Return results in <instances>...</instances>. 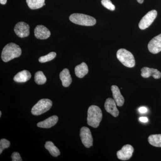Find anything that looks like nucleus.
Wrapping results in <instances>:
<instances>
[{"label":"nucleus","instance_id":"f257e3e1","mask_svg":"<svg viewBox=\"0 0 161 161\" xmlns=\"http://www.w3.org/2000/svg\"><path fill=\"white\" fill-rule=\"evenodd\" d=\"M21 54L22 50L19 45L14 43H8L3 49L2 60L4 62H8L14 58L19 57Z\"/></svg>","mask_w":161,"mask_h":161},{"label":"nucleus","instance_id":"f03ea898","mask_svg":"<svg viewBox=\"0 0 161 161\" xmlns=\"http://www.w3.org/2000/svg\"><path fill=\"white\" fill-rule=\"evenodd\" d=\"M103 114L99 107L91 106L88 110L87 124L90 126L96 128L98 127L102 119Z\"/></svg>","mask_w":161,"mask_h":161},{"label":"nucleus","instance_id":"7ed1b4c3","mask_svg":"<svg viewBox=\"0 0 161 161\" xmlns=\"http://www.w3.org/2000/svg\"><path fill=\"white\" fill-rule=\"evenodd\" d=\"M69 20L72 23L81 26H94L96 23L95 18L82 14H73L70 16Z\"/></svg>","mask_w":161,"mask_h":161},{"label":"nucleus","instance_id":"20e7f679","mask_svg":"<svg viewBox=\"0 0 161 161\" xmlns=\"http://www.w3.org/2000/svg\"><path fill=\"white\" fill-rule=\"evenodd\" d=\"M116 57L121 63L125 66L132 68L135 66V58L132 53L129 51L121 48L117 51Z\"/></svg>","mask_w":161,"mask_h":161},{"label":"nucleus","instance_id":"39448f33","mask_svg":"<svg viewBox=\"0 0 161 161\" xmlns=\"http://www.w3.org/2000/svg\"><path fill=\"white\" fill-rule=\"evenodd\" d=\"M53 102L49 99H42L35 104L31 109V113L34 115H39L45 113L51 108Z\"/></svg>","mask_w":161,"mask_h":161},{"label":"nucleus","instance_id":"423d86ee","mask_svg":"<svg viewBox=\"0 0 161 161\" xmlns=\"http://www.w3.org/2000/svg\"><path fill=\"white\" fill-rule=\"evenodd\" d=\"M157 16V12L155 10H152L147 13V14L142 18L139 23V27L141 30L147 29L152 24Z\"/></svg>","mask_w":161,"mask_h":161},{"label":"nucleus","instance_id":"0eeeda50","mask_svg":"<svg viewBox=\"0 0 161 161\" xmlns=\"http://www.w3.org/2000/svg\"><path fill=\"white\" fill-rule=\"evenodd\" d=\"M80 139L85 147L89 148L93 146V137L91 130L88 128L82 127L80 130Z\"/></svg>","mask_w":161,"mask_h":161},{"label":"nucleus","instance_id":"6e6552de","mask_svg":"<svg viewBox=\"0 0 161 161\" xmlns=\"http://www.w3.org/2000/svg\"><path fill=\"white\" fill-rule=\"evenodd\" d=\"M14 31L19 37H26L30 34V26L24 22H19L15 26Z\"/></svg>","mask_w":161,"mask_h":161},{"label":"nucleus","instance_id":"1a4fd4ad","mask_svg":"<svg viewBox=\"0 0 161 161\" xmlns=\"http://www.w3.org/2000/svg\"><path fill=\"white\" fill-rule=\"evenodd\" d=\"M133 151L134 149L131 145H125L121 150L117 151V157L121 160H128L132 157Z\"/></svg>","mask_w":161,"mask_h":161},{"label":"nucleus","instance_id":"9d476101","mask_svg":"<svg viewBox=\"0 0 161 161\" xmlns=\"http://www.w3.org/2000/svg\"><path fill=\"white\" fill-rule=\"evenodd\" d=\"M148 48L149 51L153 54L158 53L161 51V34L150 40Z\"/></svg>","mask_w":161,"mask_h":161},{"label":"nucleus","instance_id":"9b49d317","mask_svg":"<svg viewBox=\"0 0 161 161\" xmlns=\"http://www.w3.org/2000/svg\"><path fill=\"white\" fill-rule=\"evenodd\" d=\"M104 107L107 112L112 116L115 117L118 116L119 112L116 107V102L113 98H108L105 103Z\"/></svg>","mask_w":161,"mask_h":161},{"label":"nucleus","instance_id":"f8f14e48","mask_svg":"<svg viewBox=\"0 0 161 161\" xmlns=\"http://www.w3.org/2000/svg\"><path fill=\"white\" fill-rule=\"evenodd\" d=\"M34 33L36 37L40 40H46L51 36L49 30L43 25H38L36 26Z\"/></svg>","mask_w":161,"mask_h":161},{"label":"nucleus","instance_id":"ddd939ff","mask_svg":"<svg viewBox=\"0 0 161 161\" xmlns=\"http://www.w3.org/2000/svg\"><path fill=\"white\" fill-rule=\"evenodd\" d=\"M141 76L144 78H148L152 76L154 79H157L161 77V72L154 69L145 67L141 69Z\"/></svg>","mask_w":161,"mask_h":161},{"label":"nucleus","instance_id":"4468645a","mask_svg":"<svg viewBox=\"0 0 161 161\" xmlns=\"http://www.w3.org/2000/svg\"><path fill=\"white\" fill-rule=\"evenodd\" d=\"M111 90L113 98L117 105L119 107L122 106L125 103V99L121 94L120 90L118 87L115 85L112 86L111 87Z\"/></svg>","mask_w":161,"mask_h":161},{"label":"nucleus","instance_id":"2eb2a0df","mask_svg":"<svg viewBox=\"0 0 161 161\" xmlns=\"http://www.w3.org/2000/svg\"><path fill=\"white\" fill-rule=\"evenodd\" d=\"M58 120V116L57 115H53L43 121L38 123L37 125L40 128L49 129L56 125Z\"/></svg>","mask_w":161,"mask_h":161},{"label":"nucleus","instance_id":"dca6fc26","mask_svg":"<svg viewBox=\"0 0 161 161\" xmlns=\"http://www.w3.org/2000/svg\"><path fill=\"white\" fill-rule=\"evenodd\" d=\"M60 78L62 81V86L65 87L69 86L72 82V79L69 70L64 69L60 72Z\"/></svg>","mask_w":161,"mask_h":161},{"label":"nucleus","instance_id":"f3484780","mask_svg":"<svg viewBox=\"0 0 161 161\" xmlns=\"http://www.w3.org/2000/svg\"><path fill=\"white\" fill-rule=\"evenodd\" d=\"M31 75L28 71L24 70L18 73L14 78V80L17 82H25L31 78Z\"/></svg>","mask_w":161,"mask_h":161},{"label":"nucleus","instance_id":"a211bd4d","mask_svg":"<svg viewBox=\"0 0 161 161\" xmlns=\"http://www.w3.org/2000/svg\"><path fill=\"white\" fill-rule=\"evenodd\" d=\"M89 70L87 65L83 62L77 65L75 68V73L76 76L79 78H82L88 73Z\"/></svg>","mask_w":161,"mask_h":161},{"label":"nucleus","instance_id":"6ab92c4d","mask_svg":"<svg viewBox=\"0 0 161 161\" xmlns=\"http://www.w3.org/2000/svg\"><path fill=\"white\" fill-rule=\"evenodd\" d=\"M28 7L32 9H40L45 5V0H26Z\"/></svg>","mask_w":161,"mask_h":161},{"label":"nucleus","instance_id":"aec40b11","mask_svg":"<svg viewBox=\"0 0 161 161\" xmlns=\"http://www.w3.org/2000/svg\"><path fill=\"white\" fill-rule=\"evenodd\" d=\"M45 147L53 156L57 157L58 156L60 155V150L52 142L49 141V142H46L45 144Z\"/></svg>","mask_w":161,"mask_h":161},{"label":"nucleus","instance_id":"412c9836","mask_svg":"<svg viewBox=\"0 0 161 161\" xmlns=\"http://www.w3.org/2000/svg\"><path fill=\"white\" fill-rule=\"evenodd\" d=\"M149 143L153 147H161V134H154L148 137Z\"/></svg>","mask_w":161,"mask_h":161},{"label":"nucleus","instance_id":"4be33fe9","mask_svg":"<svg viewBox=\"0 0 161 161\" xmlns=\"http://www.w3.org/2000/svg\"><path fill=\"white\" fill-rule=\"evenodd\" d=\"M35 80L37 84L43 85L46 82L47 78L43 72L38 71L35 74Z\"/></svg>","mask_w":161,"mask_h":161},{"label":"nucleus","instance_id":"5701e85b","mask_svg":"<svg viewBox=\"0 0 161 161\" xmlns=\"http://www.w3.org/2000/svg\"><path fill=\"white\" fill-rule=\"evenodd\" d=\"M56 53L55 52H51L49 54L46 55V56H43V57H40L39 59V62L40 63H45V62H48V61H51L54 59L55 57H56Z\"/></svg>","mask_w":161,"mask_h":161},{"label":"nucleus","instance_id":"b1692460","mask_svg":"<svg viewBox=\"0 0 161 161\" xmlns=\"http://www.w3.org/2000/svg\"><path fill=\"white\" fill-rule=\"evenodd\" d=\"M10 143L6 139H2L0 141V154L2 153L3 150L10 147Z\"/></svg>","mask_w":161,"mask_h":161},{"label":"nucleus","instance_id":"393cba45","mask_svg":"<svg viewBox=\"0 0 161 161\" xmlns=\"http://www.w3.org/2000/svg\"><path fill=\"white\" fill-rule=\"evenodd\" d=\"M101 3L104 7L109 10L113 11L115 9V6L112 4L110 0H102Z\"/></svg>","mask_w":161,"mask_h":161},{"label":"nucleus","instance_id":"a878e982","mask_svg":"<svg viewBox=\"0 0 161 161\" xmlns=\"http://www.w3.org/2000/svg\"><path fill=\"white\" fill-rule=\"evenodd\" d=\"M11 158L13 161H23L21 158L19 153L18 152H14L12 154Z\"/></svg>","mask_w":161,"mask_h":161},{"label":"nucleus","instance_id":"bb28decb","mask_svg":"<svg viewBox=\"0 0 161 161\" xmlns=\"http://www.w3.org/2000/svg\"><path fill=\"white\" fill-rule=\"evenodd\" d=\"M138 111L141 113H145L147 112V109L146 107H140L138 109Z\"/></svg>","mask_w":161,"mask_h":161},{"label":"nucleus","instance_id":"cd10ccee","mask_svg":"<svg viewBox=\"0 0 161 161\" xmlns=\"http://www.w3.org/2000/svg\"><path fill=\"white\" fill-rule=\"evenodd\" d=\"M139 119L140 121L143 123H147L148 121V118L146 117H141Z\"/></svg>","mask_w":161,"mask_h":161},{"label":"nucleus","instance_id":"c85d7f7f","mask_svg":"<svg viewBox=\"0 0 161 161\" xmlns=\"http://www.w3.org/2000/svg\"><path fill=\"white\" fill-rule=\"evenodd\" d=\"M7 3V0H0V3L2 5H5Z\"/></svg>","mask_w":161,"mask_h":161},{"label":"nucleus","instance_id":"c756f323","mask_svg":"<svg viewBox=\"0 0 161 161\" xmlns=\"http://www.w3.org/2000/svg\"><path fill=\"white\" fill-rule=\"evenodd\" d=\"M137 2H138V3H140V4H142L143 3L144 0H137Z\"/></svg>","mask_w":161,"mask_h":161},{"label":"nucleus","instance_id":"7c9ffc66","mask_svg":"<svg viewBox=\"0 0 161 161\" xmlns=\"http://www.w3.org/2000/svg\"><path fill=\"white\" fill-rule=\"evenodd\" d=\"M2 112H0V117H1V116H2Z\"/></svg>","mask_w":161,"mask_h":161}]
</instances>
